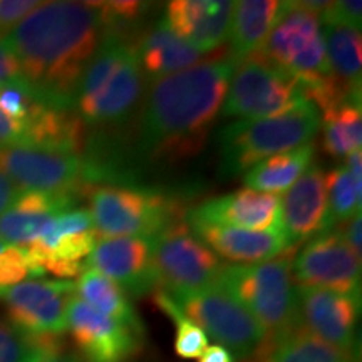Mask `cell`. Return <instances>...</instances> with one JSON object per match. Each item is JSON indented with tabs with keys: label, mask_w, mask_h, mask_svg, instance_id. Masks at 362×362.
I'll use <instances>...</instances> for the list:
<instances>
[{
	"label": "cell",
	"mask_w": 362,
	"mask_h": 362,
	"mask_svg": "<svg viewBox=\"0 0 362 362\" xmlns=\"http://www.w3.org/2000/svg\"><path fill=\"white\" fill-rule=\"evenodd\" d=\"M107 34L101 2H40L6 39L22 78L44 101L74 110L86 67Z\"/></svg>",
	"instance_id": "obj_1"
},
{
	"label": "cell",
	"mask_w": 362,
	"mask_h": 362,
	"mask_svg": "<svg viewBox=\"0 0 362 362\" xmlns=\"http://www.w3.org/2000/svg\"><path fill=\"white\" fill-rule=\"evenodd\" d=\"M237 66L225 49L210 61L153 81L138 119V156L151 163L178 161L200 151Z\"/></svg>",
	"instance_id": "obj_2"
},
{
	"label": "cell",
	"mask_w": 362,
	"mask_h": 362,
	"mask_svg": "<svg viewBox=\"0 0 362 362\" xmlns=\"http://www.w3.org/2000/svg\"><path fill=\"white\" fill-rule=\"evenodd\" d=\"M143 90L133 40L107 33L86 67L72 106L86 128H111L138 110Z\"/></svg>",
	"instance_id": "obj_3"
},
{
	"label": "cell",
	"mask_w": 362,
	"mask_h": 362,
	"mask_svg": "<svg viewBox=\"0 0 362 362\" xmlns=\"http://www.w3.org/2000/svg\"><path fill=\"white\" fill-rule=\"evenodd\" d=\"M320 123L322 117L312 103L280 116L235 121L218 134L221 173H245L265 158L310 143Z\"/></svg>",
	"instance_id": "obj_4"
},
{
	"label": "cell",
	"mask_w": 362,
	"mask_h": 362,
	"mask_svg": "<svg viewBox=\"0 0 362 362\" xmlns=\"http://www.w3.org/2000/svg\"><path fill=\"white\" fill-rule=\"evenodd\" d=\"M288 252L253 265H223L218 284L264 329L265 337L282 336L300 325L298 291L291 275Z\"/></svg>",
	"instance_id": "obj_5"
},
{
	"label": "cell",
	"mask_w": 362,
	"mask_h": 362,
	"mask_svg": "<svg viewBox=\"0 0 362 362\" xmlns=\"http://www.w3.org/2000/svg\"><path fill=\"white\" fill-rule=\"evenodd\" d=\"M0 173L21 192H40L79 198L94 188L111 185V175L88 155L45 151V149L0 148Z\"/></svg>",
	"instance_id": "obj_6"
},
{
	"label": "cell",
	"mask_w": 362,
	"mask_h": 362,
	"mask_svg": "<svg viewBox=\"0 0 362 362\" xmlns=\"http://www.w3.org/2000/svg\"><path fill=\"white\" fill-rule=\"evenodd\" d=\"M94 232L103 238H153L166 226L183 220L176 197L155 188L104 185L89 193Z\"/></svg>",
	"instance_id": "obj_7"
},
{
	"label": "cell",
	"mask_w": 362,
	"mask_h": 362,
	"mask_svg": "<svg viewBox=\"0 0 362 362\" xmlns=\"http://www.w3.org/2000/svg\"><path fill=\"white\" fill-rule=\"evenodd\" d=\"M253 56L288 74L298 84L332 74L319 16L302 2H285L277 24Z\"/></svg>",
	"instance_id": "obj_8"
},
{
	"label": "cell",
	"mask_w": 362,
	"mask_h": 362,
	"mask_svg": "<svg viewBox=\"0 0 362 362\" xmlns=\"http://www.w3.org/2000/svg\"><path fill=\"white\" fill-rule=\"evenodd\" d=\"M170 296L192 322L240 361L252 357L265 341L260 324L218 282L200 291Z\"/></svg>",
	"instance_id": "obj_9"
},
{
	"label": "cell",
	"mask_w": 362,
	"mask_h": 362,
	"mask_svg": "<svg viewBox=\"0 0 362 362\" xmlns=\"http://www.w3.org/2000/svg\"><path fill=\"white\" fill-rule=\"evenodd\" d=\"M307 101L300 86L285 72L250 56L237 66L220 115L264 119L285 115Z\"/></svg>",
	"instance_id": "obj_10"
},
{
	"label": "cell",
	"mask_w": 362,
	"mask_h": 362,
	"mask_svg": "<svg viewBox=\"0 0 362 362\" xmlns=\"http://www.w3.org/2000/svg\"><path fill=\"white\" fill-rule=\"evenodd\" d=\"M158 285L170 293L200 291L218 282V257L194 237L187 221L178 220L151 238Z\"/></svg>",
	"instance_id": "obj_11"
},
{
	"label": "cell",
	"mask_w": 362,
	"mask_h": 362,
	"mask_svg": "<svg viewBox=\"0 0 362 362\" xmlns=\"http://www.w3.org/2000/svg\"><path fill=\"white\" fill-rule=\"evenodd\" d=\"M291 275L300 288H324L361 300V257H357L341 232H325L292 259Z\"/></svg>",
	"instance_id": "obj_12"
},
{
	"label": "cell",
	"mask_w": 362,
	"mask_h": 362,
	"mask_svg": "<svg viewBox=\"0 0 362 362\" xmlns=\"http://www.w3.org/2000/svg\"><path fill=\"white\" fill-rule=\"evenodd\" d=\"M76 296L72 282L25 280L0 296L8 320L33 337H61L67 330V307Z\"/></svg>",
	"instance_id": "obj_13"
},
{
	"label": "cell",
	"mask_w": 362,
	"mask_h": 362,
	"mask_svg": "<svg viewBox=\"0 0 362 362\" xmlns=\"http://www.w3.org/2000/svg\"><path fill=\"white\" fill-rule=\"evenodd\" d=\"M67 330L84 362H128L141 349V336L103 315L78 296L67 307Z\"/></svg>",
	"instance_id": "obj_14"
},
{
	"label": "cell",
	"mask_w": 362,
	"mask_h": 362,
	"mask_svg": "<svg viewBox=\"0 0 362 362\" xmlns=\"http://www.w3.org/2000/svg\"><path fill=\"white\" fill-rule=\"evenodd\" d=\"M86 265L119 285L131 297H143L160 288L153 267L151 238H101Z\"/></svg>",
	"instance_id": "obj_15"
},
{
	"label": "cell",
	"mask_w": 362,
	"mask_h": 362,
	"mask_svg": "<svg viewBox=\"0 0 362 362\" xmlns=\"http://www.w3.org/2000/svg\"><path fill=\"white\" fill-rule=\"evenodd\" d=\"M298 309L302 327L344 354L352 356L359 300L324 288H300Z\"/></svg>",
	"instance_id": "obj_16"
},
{
	"label": "cell",
	"mask_w": 362,
	"mask_h": 362,
	"mask_svg": "<svg viewBox=\"0 0 362 362\" xmlns=\"http://www.w3.org/2000/svg\"><path fill=\"white\" fill-rule=\"evenodd\" d=\"M185 221L237 226L253 232L282 230L280 197L242 188L235 193L211 198L202 205L193 206L185 214Z\"/></svg>",
	"instance_id": "obj_17"
},
{
	"label": "cell",
	"mask_w": 362,
	"mask_h": 362,
	"mask_svg": "<svg viewBox=\"0 0 362 362\" xmlns=\"http://www.w3.org/2000/svg\"><path fill=\"white\" fill-rule=\"evenodd\" d=\"M282 230L293 250L305 240L330 232L325 171L310 165L280 198Z\"/></svg>",
	"instance_id": "obj_18"
},
{
	"label": "cell",
	"mask_w": 362,
	"mask_h": 362,
	"mask_svg": "<svg viewBox=\"0 0 362 362\" xmlns=\"http://www.w3.org/2000/svg\"><path fill=\"white\" fill-rule=\"evenodd\" d=\"M233 7L230 0H173L161 21L175 35L206 54L228 40Z\"/></svg>",
	"instance_id": "obj_19"
},
{
	"label": "cell",
	"mask_w": 362,
	"mask_h": 362,
	"mask_svg": "<svg viewBox=\"0 0 362 362\" xmlns=\"http://www.w3.org/2000/svg\"><path fill=\"white\" fill-rule=\"evenodd\" d=\"M194 237L202 240L215 255L235 262V265H253L272 260L292 250L282 230L253 232L237 226L208 225L187 221Z\"/></svg>",
	"instance_id": "obj_20"
},
{
	"label": "cell",
	"mask_w": 362,
	"mask_h": 362,
	"mask_svg": "<svg viewBox=\"0 0 362 362\" xmlns=\"http://www.w3.org/2000/svg\"><path fill=\"white\" fill-rule=\"evenodd\" d=\"M78 198L40 192H21L0 215V242L25 247L37 240L57 215L74 210Z\"/></svg>",
	"instance_id": "obj_21"
},
{
	"label": "cell",
	"mask_w": 362,
	"mask_h": 362,
	"mask_svg": "<svg viewBox=\"0 0 362 362\" xmlns=\"http://www.w3.org/2000/svg\"><path fill=\"white\" fill-rule=\"evenodd\" d=\"M134 51L149 83L200 64L203 54L175 35L161 19L136 35Z\"/></svg>",
	"instance_id": "obj_22"
},
{
	"label": "cell",
	"mask_w": 362,
	"mask_h": 362,
	"mask_svg": "<svg viewBox=\"0 0 362 362\" xmlns=\"http://www.w3.org/2000/svg\"><path fill=\"white\" fill-rule=\"evenodd\" d=\"M285 2L279 0H242L235 2L228 33V51L235 61L242 62L264 45L277 24Z\"/></svg>",
	"instance_id": "obj_23"
},
{
	"label": "cell",
	"mask_w": 362,
	"mask_h": 362,
	"mask_svg": "<svg viewBox=\"0 0 362 362\" xmlns=\"http://www.w3.org/2000/svg\"><path fill=\"white\" fill-rule=\"evenodd\" d=\"M243 362H352V357L312 336L300 324L282 336L265 337Z\"/></svg>",
	"instance_id": "obj_24"
},
{
	"label": "cell",
	"mask_w": 362,
	"mask_h": 362,
	"mask_svg": "<svg viewBox=\"0 0 362 362\" xmlns=\"http://www.w3.org/2000/svg\"><path fill=\"white\" fill-rule=\"evenodd\" d=\"M76 296L86 304H89L93 309L101 312L103 315L110 317L124 327L133 330L134 334L143 337V322L136 314L134 307L128 300V296L123 292L119 285H116L112 280L104 277L98 270L90 269L86 265V269L81 272L78 282L74 284Z\"/></svg>",
	"instance_id": "obj_25"
},
{
	"label": "cell",
	"mask_w": 362,
	"mask_h": 362,
	"mask_svg": "<svg viewBox=\"0 0 362 362\" xmlns=\"http://www.w3.org/2000/svg\"><path fill=\"white\" fill-rule=\"evenodd\" d=\"M314 155L315 144L310 141L293 148L291 151L265 158L245 171L243 185H245V188L255 189V192L272 194L287 192L312 165Z\"/></svg>",
	"instance_id": "obj_26"
},
{
	"label": "cell",
	"mask_w": 362,
	"mask_h": 362,
	"mask_svg": "<svg viewBox=\"0 0 362 362\" xmlns=\"http://www.w3.org/2000/svg\"><path fill=\"white\" fill-rule=\"evenodd\" d=\"M322 30L325 56L332 74L344 84L361 89L362 44L361 30L336 24V22L319 21Z\"/></svg>",
	"instance_id": "obj_27"
},
{
	"label": "cell",
	"mask_w": 362,
	"mask_h": 362,
	"mask_svg": "<svg viewBox=\"0 0 362 362\" xmlns=\"http://www.w3.org/2000/svg\"><path fill=\"white\" fill-rule=\"evenodd\" d=\"M320 126L324 128V149L334 158H347L361 151L362 111L361 96L351 98L334 111L325 112Z\"/></svg>",
	"instance_id": "obj_28"
},
{
	"label": "cell",
	"mask_w": 362,
	"mask_h": 362,
	"mask_svg": "<svg viewBox=\"0 0 362 362\" xmlns=\"http://www.w3.org/2000/svg\"><path fill=\"white\" fill-rule=\"evenodd\" d=\"M62 351L61 337H33L0 320V362H39Z\"/></svg>",
	"instance_id": "obj_29"
},
{
	"label": "cell",
	"mask_w": 362,
	"mask_h": 362,
	"mask_svg": "<svg viewBox=\"0 0 362 362\" xmlns=\"http://www.w3.org/2000/svg\"><path fill=\"white\" fill-rule=\"evenodd\" d=\"M325 192H327L330 228H334L336 223H346L352 216L361 215L362 194L356 192L354 181L344 165H339L325 173Z\"/></svg>",
	"instance_id": "obj_30"
},
{
	"label": "cell",
	"mask_w": 362,
	"mask_h": 362,
	"mask_svg": "<svg viewBox=\"0 0 362 362\" xmlns=\"http://www.w3.org/2000/svg\"><path fill=\"white\" fill-rule=\"evenodd\" d=\"M155 302L175 322V352L181 359H198L208 347V337L197 324L178 309L171 296L163 288L155 291Z\"/></svg>",
	"instance_id": "obj_31"
},
{
	"label": "cell",
	"mask_w": 362,
	"mask_h": 362,
	"mask_svg": "<svg viewBox=\"0 0 362 362\" xmlns=\"http://www.w3.org/2000/svg\"><path fill=\"white\" fill-rule=\"evenodd\" d=\"M27 277H33V270L25 248L4 245L0 250V296L13 285L25 282Z\"/></svg>",
	"instance_id": "obj_32"
},
{
	"label": "cell",
	"mask_w": 362,
	"mask_h": 362,
	"mask_svg": "<svg viewBox=\"0 0 362 362\" xmlns=\"http://www.w3.org/2000/svg\"><path fill=\"white\" fill-rule=\"evenodd\" d=\"M39 4L37 0H0V40L6 39Z\"/></svg>",
	"instance_id": "obj_33"
},
{
	"label": "cell",
	"mask_w": 362,
	"mask_h": 362,
	"mask_svg": "<svg viewBox=\"0 0 362 362\" xmlns=\"http://www.w3.org/2000/svg\"><path fill=\"white\" fill-rule=\"evenodd\" d=\"M361 0H341V2H330L329 7L319 16V21L336 22V24L361 30Z\"/></svg>",
	"instance_id": "obj_34"
},
{
	"label": "cell",
	"mask_w": 362,
	"mask_h": 362,
	"mask_svg": "<svg viewBox=\"0 0 362 362\" xmlns=\"http://www.w3.org/2000/svg\"><path fill=\"white\" fill-rule=\"evenodd\" d=\"M22 71L17 59L6 47V44L0 40V86L17 83L22 81Z\"/></svg>",
	"instance_id": "obj_35"
},
{
	"label": "cell",
	"mask_w": 362,
	"mask_h": 362,
	"mask_svg": "<svg viewBox=\"0 0 362 362\" xmlns=\"http://www.w3.org/2000/svg\"><path fill=\"white\" fill-rule=\"evenodd\" d=\"M21 146V131L0 110V148Z\"/></svg>",
	"instance_id": "obj_36"
},
{
	"label": "cell",
	"mask_w": 362,
	"mask_h": 362,
	"mask_svg": "<svg viewBox=\"0 0 362 362\" xmlns=\"http://www.w3.org/2000/svg\"><path fill=\"white\" fill-rule=\"evenodd\" d=\"M346 223V228H344V232H341L342 237L347 242V245L351 247V250L354 252L357 257H361V215L352 216V218L347 220Z\"/></svg>",
	"instance_id": "obj_37"
},
{
	"label": "cell",
	"mask_w": 362,
	"mask_h": 362,
	"mask_svg": "<svg viewBox=\"0 0 362 362\" xmlns=\"http://www.w3.org/2000/svg\"><path fill=\"white\" fill-rule=\"evenodd\" d=\"M19 194L21 189L17 188L6 175L0 173V215L16 202V198L19 197Z\"/></svg>",
	"instance_id": "obj_38"
},
{
	"label": "cell",
	"mask_w": 362,
	"mask_h": 362,
	"mask_svg": "<svg viewBox=\"0 0 362 362\" xmlns=\"http://www.w3.org/2000/svg\"><path fill=\"white\" fill-rule=\"evenodd\" d=\"M349 171L352 181H354V187L357 193H362V153L354 151L347 156L346 165H344Z\"/></svg>",
	"instance_id": "obj_39"
},
{
	"label": "cell",
	"mask_w": 362,
	"mask_h": 362,
	"mask_svg": "<svg viewBox=\"0 0 362 362\" xmlns=\"http://www.w3.org/2000/svg\"><path fill=\"white\" fill-rule=\"evenodd\" d=\"M198 362H235V359L225 347L214 344V346H208L203 351V354L198 357Z\"/></svg>",
	"instance_id": "obj_40"
},
{
	"label": "cell",
	"mask_w": 362,
	"mask_h": 362,
	"mask_svg": "<svg viewBox=\"0 0 362 362\" xmlns=\"http://www.w3.org/2000/svg\"><path fill=\"white\" fill-rule=\"evenodd\" d=\"M39 362H84L83 357L74 354H67V352H54V354L44 356Z\"/></svg>",
	"instance_id": "obj_41"
},
{
	"label": "cell",
	"mask_w": 362,
	"mask_h": 362,
	"mask_svg": "<svg viewBox=\"0 0 362 362\" xmlns=\"http://www.w3.org/2000/svg\"><path fill=\"white\" fill-rule=\"evenodd\" d=\"M2 247H4V243H2V242H0V250H2Z\"/></svg>",
	"instance_id": "obj_42"
}]
</instances>
